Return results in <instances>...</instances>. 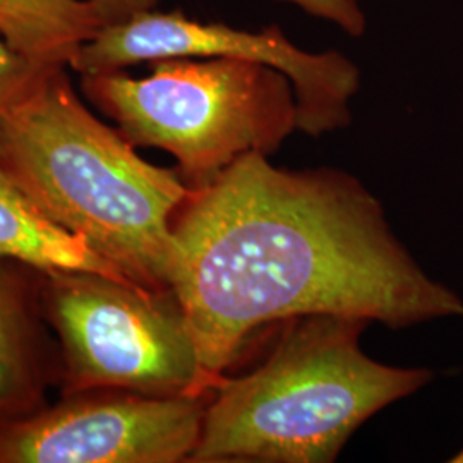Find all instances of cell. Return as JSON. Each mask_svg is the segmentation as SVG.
I'll return each instance as SVG.
<instances>
[{
	"instance_id": "1",
	"label": "cell",
	"mask_w": 463,
	"mask_h": 463,
	"mask_svg": "<svg viewBox=\"0 0 463 463\" xmlns=\"http://www.w3.org/2000/svg\"><path fill=\"white\" fill-rule=\"evenodd\" d=\"M168 288L220 380L266 325L333 315L407 328L463 316L392 232L380 201L335 168L250 153L193 191L172 225Z\"/></svg>"
},
{
	"instance_id": "2",
	"label": "cell",
	"mask_w": 463,
	"mask_h": 463,
	"mask_svg": "<svg viewBox=\"0 0 463 463\" xmlns=\"http://www.w3.org/2000/svg\"><path fill=\"white\" fill-rule=\"evenodd\" d=\"M0 162L52 223L128 280L168 290L172 225L193 189L95 116L67 69L52 71L4 120Z\"/></svg>"
},
{
	"instance_id": "3",
	"label": "cell",
	"mask_w": 463,
	"mask_h": 463,
	"mask_svg": "<svg viewBox=\"0 0 463 463\" xmlns=\"http://www.w3.org/2000/svg\"><path fill=\"white\" fill-rule=\"evenodd\" d=\"M365 325L333 315L283 321L261 364L216 381L189 462H333L367 419L432 380L428 369L365 355Z\"/></svg>"
},
{
	"instance_id": "4",
	"label": "cell",
	"mask_w": 463,
	"mask_h": 463,
	"mask_svg": "<svg viewBox=\"0 0 463 463\" xmlns=\"http://www.w3.org/2000/svg\"><path fill=\"white\" fill-rule=\"evenodd\" d=\"M81 93L136 148H158L198 191L239 158L269 156L298 129V99L285 74L239 57L166 59L148 76L81 74Z\"/></svg>"
},
{
	"instance_id": "5",
	"label": "cell",
	"mask_w": 463,
	"mask_h": 463,
	"mask_svg": "<svg viewBox=\"0 0 463 463\" xmlns=\"http://www.w3.org/2000/svg\"><path fill=\"white\" fill-rule=\"evenodd\" d=\"M42 307L59 345L61 395L126 390L201 395L213 380L175 294L95 271L42 269Z\"/></svg>"
},
{
	"instance_id": "6",
	"label": "cell",
	"mask_w": 463,
	"mask_h": 463,
	"mask_svg": "<svg viewBox=\"0 0 463 463\" xmlns=\"http://www.w3.org/2000/svg\"><path fill=\"white\" fill-rule=\"evenodd\" d=\"M239 57L280 71L294 86L298 129L319 137L347 128L350 101L361 86V72L340 52L313 53L298 49L279 26L256 32L225 23H201L183 11L155 9L103 26L71 69L80 74L126 71L166 59Z\"/></svg>"
},
{
	"instance_id": "7",
	"label": "cell",
	"mask_w": 463,
	"mask_h": 463,
	"mask_svg": "<svg viewBox=\"0 0 463 463\" xmlns=\"http://www.w3.org/2000/svg\"><path fill=\"white\" fill-rule=\"evenodd\" d=\"M212 392L156 397L126 390L61 395L0 426V463H179L198 447Z\"/></svg>"
},
{
	"instance_id": "8",
	"label": "cell",
	"mask_w": 463,
	"mask_h": 463,
	"mask_svg": "<svg viewBox=\"0 0 463 463\" xmlns=\"http://www.w3.org/2000/svg\"><path fill=\"white\" fill-rule=\"evenodd\" d=\"M42 269L0 258V426L49 403L59 345L42 307Z\"/></svg>"
},
{
	"instance_id": "9",
	"label": "cell",
	"mask_w": 463,
	"mask_h": 463,
	"mask_svg": "<svg viewBox=\"0 0 463 463\" xmlns=\"http://www.w3.org/2000/svg\"><path fill=\"white\" fill-rule=\"evenodd\" d=\"M0 258L38 269H80L128 280L114 266L40 213L0 162ZM131 281V280H128Z\"/></svg>"
},
{
	"instance_id": "10",
	"label": "cell",
	"mask_w": 463,
	"mask_h": 463,
	"mask_svg": "<svg viewBox=\"0 0 463 463\" xmlns=\"http://www.w3.org/2000/svg\"><path fill=\"white\" fill-rule=\"evenodd\" d=\"M101 28L90 0H0V34L38 66L71 69Z\"/></svg>"
},
{
	"instance_id": "11",
	"label": "cell",
	"mask_w": 463,
	"mask_h": 463,
	"mask_svg": "<svg viewBox=\"0 0 463 463\" xmlns=\"http://www.w3.org/2000/svg\"><path fill=\"white\" fill-rule=\"evenodd\" d=\"M55 69L34 64L0 34V126Z\"/></svg>"
},
{
	"instance_id": "12",
	"label": "cell",
	"mask_w": 463,
	"mask_h": 463,
	"mask_svg": "<svg viewBox=\"0 0 463 463\" xmlns=\"http://www.w3.org/2000/svg\"><path fill=\"white\" fill-rule=\"evenodd\" d=\"M294 4L311 16L330 21L345 33L359 36L364 33L365 16L361 0H279Z\"/></svg>"
},
{
	"instance_id": "13",
	"label": "cell",
	"mask_w": 463,
	"mask_h": 463,
	"mask_svg": "<svg viewBox=\"0 0 463 463\" xmlns=\"http://www.w3.org/2000/svg\"><path fill=\"white\" fill-rule=\"evenodd\" d=\"M103 26L122 23L129 17L155 9L158 0H90Z\"/></svg>"
},
{
	"instance_id": "14",
	"label": "cell",
	"mask_w": 463,
	"mask_h": 463,
	"mask_svg": "<svg viewBox=\"0 0 463 463\" xmlns=\"http://www.w3.org/2000/svg\"><path fill=\"white\" fill-rule=\"evenodd\" d=\"M449 462L463 463V449L460 451V453H457V455H455V457H453Z\"/></svg>"
}]
</instances>
